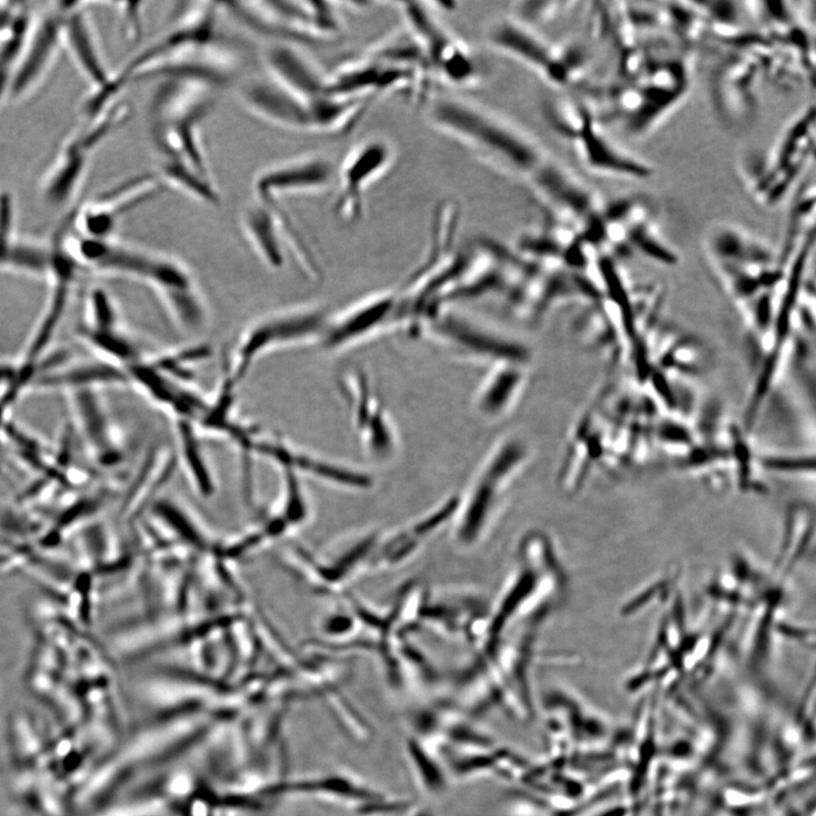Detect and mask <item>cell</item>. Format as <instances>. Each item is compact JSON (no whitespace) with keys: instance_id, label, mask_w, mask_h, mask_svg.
<instances>
[{"instance_id":"1","label":"cell","mask_w":816,"mask_h":816,"mask_svg":"<svg viewBox=\"0 0 816 816\" xmlns=\"http://www.w3.org/2000/svg\"><path fill=\"white\" fill-rule=\"evenodd\" d=\"M218 91L199 80L161 79L150 106L159 181L213 208L221 205V195L210 167L203 126L216 107Z\"/></svg>"},{"instance_id":"2","label":"cell","mask_w":816,"mask_h":816,"mask_svg":"<svg viewBox=\"0 0 816 816\" xmlns=\"http://www.w3.org/2000/svg\"><path fill=\"white\" fill-rule=\"evenodd\" d=\"M219 3H195L163 37L145 48L120 72L128 82L146 78H185L217 89L236 80L239 52L223 39Z\"/></svg>"},{"instance_id":"3","label":"cell","mask_w":816,"mask_h":816,"mask_svg":"<svg viewBox=\"0 0 816 816\" xmlns=\"http://www.w3.org/2000/svg\"><path fill=\"white\" fill-rule=\"evenodd\" d=\"M428 123L507 177L530 182L551 158L527 130L501 113L457 96H429Z\"/></svg>"},{"instance_id":"4","label":"cell","mask_w":816,"mask_h":816,"mask_svg":"<svg viewBox=\"0 0 816 816\" xmlns=\"http://www.w3.org/2000/svg\"><path fill=\"white\" fill-rule=\"evenodd\" d=\"M568 577L553 539L531 530L519 539L514 567L497 600L491 603L486 633L474 654L496 647L516 625L531 619L549 621L561 607Z\"/></svg>"},{"instance_id":"5","label":"cell","mask_w":816,"mask_h":816,"mask_svg":"<svg viewBox=\"0 0 816 816\" xmlns=\"http://www.w3.org/2000/svg\"><path fill=\"white\" fill-rule=\"evenodd\" d=\"M531 455L529 446L516 437L504 438L490 449L469 486L458 494L449 529L459 549L474 550L489 538Z\"/></svg>"},{"instance_id":"6","label":"cell","mask_w":816,"mask_h":816,"mask_svg":"<svg viewBox=\"0 0 816 816\" xmlns=\"http://www.w3.org/2000/svg\"><path fill=\"white\" fill-rule=\"evenodd\" d=\"M238 96L255 119L295 133L346 135L358 127L368 112L361 99L329 94L315 102L283 88L266 74L241 84Z\"/></svg>"},{"instance_id":"7","label":"cell","mask_w":816,"mask_h":816,"mask_svg":"<svg viewBox=\"0 0 816 816\" xmlns=\"http://www.w3.org/2000/svg\"><path fill=\"white\" fill-rule=\"evenodd\" d=\"M815 108L806 107L767 151L748 153L742 163L745 185L757 203H782L813 165Z\"/></svg>"},{"instance_id":"8","label":"cell","mask_w":816,"mask_h":816,"mask_svg":"<svg viewBox=\"0 0 816 816\" xmlns=\"http://www.w3.org/2000/svg\"><path fill=\"white\" fill-rule=\"evenodd\" d=\"M547 118L553 129L566 140L579 161L589 170L629 180H647L654 169L611 141L599 116L581 98L564 99L550 105Z\"/></svg>"},{"instance_id":"9","label":"cell","mask_w":816,"mask_h":816,"mask_svg":"<svg viewBox=\"0 0 816 816\" xmlns=\"http://www.w3.org/2000/svg\"><path fill=\"white\" fill-rule=\"evenodd\" d=\"M225 10L253 31L272 41L299 46L328 44L337 40L344 24L335 3L312 0L222 3Z\"/></svg>"},{"instance_id":"10","label":"cell","mask_w":816,"mask_h":816,"mask_svg":"<svg viewBox=\"0 0 816 816\" xmlns=\"http://www.w3.org/2000/svg\"><path fill=\"white\" fill-rule=\"evenodd\" d=\"M328 321L322 309L301 307L272 314L253 322L240 337L227 367L226 378L239 387L255 365L270 352L320 340Z\"/></svg>"},{"instance_id":"11","label":"cell","mask_w":816,"mask_h":816,"mask_svg":"<svg viewBox=\"0 0 816 816\" xmlns=\"http://www.w3.org/2000/svg\"><path fill=\"white\" fill-rule=\"evenodd\" d=\"M400 11L407 31L426 52L435 80L462 89L480 83L482 70L474 51L444 27L429 6L402 3Z\"/></svg>"},{"instance_id":"12","label":"cell","mask_w":816,"mask_h":816,"mask_svg":"<svg viewBox=\"0 0 816 816\" xmlns=\"http://www.w3.org/2000/svg\"><path fill=\"white\" fill-rule=\"evenodd\" d=\"M487 41L495 51L526 67L553 87H578L577 70L568 48L550 43L537 29L509 17L491 26Z\"/></svg>"},{"instance_id":"13","label":"cell","mask_w":816,"mask_h":816,"mask_svg":"<svg viewBox=\"0 0 816 816\" xmlns=\"http://www.w3.org/2000/svg\"><path fill=\"white\" fill-rule=\"evenodd\" d=\"M396 160V149L384 138L366 139L349 150L336 169V215L345 222L360 221L368 191L391 171Z\"/></svg>"},{"instance_id":"14","label":"cell","mask_w":816,"mask_h":816,"mask_svg":"<svg viewBox=\"0 0 816 816\" xmlns=\"http://www.w3.org/2000/svg\"><path fill=\"white\" fill-rule=\"evenodd\" d=\"M490 605L480 591L469 588L428 590L420 625L476 651L486 633Z\"/></svg>"},{"instance_id":"15","label":"cell","mask_w":816,"mask_h":816,"mask_svg":"<svg viewBox=\"0 0 816 816\" xmlns=\"http://www.w3.org/2000/svg\"><path fill=\"white\" fill-rule=\"evenodd\" d=\"M762 71L760 58L749 49L729 53L716 67L713 98L724 122L740 127L755 120L759 109L757 84L763 76Z\"/></svg>"},{"instance_id":"16","label":"cell","mask_w":816,"mask_h":816,"mask_svg":"<svg viewBox=\"0 0 816 816\" xmlns=\"http://www.w3.org/2000/svg\"><path fill=\"white\" fill-rule=\"evenodd\" d=\"M458 507L451 495L402 526L381 533L371 558L370 570L391 571L414 560L438 534L449 528Z\"/></svg>"},{"instance_id":"17","label":"cell","mask_w":816,"mask_h":816,"mask_svg":"<svg viewBox=\"0 0 816 816\" xmlns=\"http://www.w3.org/2000/svg\"><path fill=\"white\" fill-rule=\"evenodd\" d=\"M64 13L57 3L33 18L14 74L10 100L19 103L33 97L52 71L63 49Z\"/></svg>"},{"instance_id":"18","label":"cell","mask_w":816,"mask_h":816,"mask_svg":"<svg viewBox=\"0 0 816 816\" xmlns=\"http://www.w3.org/2000/svg\"><path fill=\"white\" fill-rule=\"evenodd\" d=\"M336 183V167L319 153H307L275 162L255 177V198L282 200L290 196L319 195Z\"/></svg>"},{"instance_id":"19","label":"cell","mask_w":816,"mask_h":816,"mask_svg":"<svg viewBox=\"0 0 816 816\" xmlns=\"http://www.w3.org/2000/svg\"><path fill=\"white\" fill-rule=\"evenodd\" d=\"M162 187L156 173L139 175L77 208L74 223L80 226L84 237L107 241L126 213L156 198Z\"/></svg>"},{"instance_id":"20","label":"cell","mask_w":816,"mask_h":816,"mask_svg":"<svg viewBox=\"0 0 816 816\" xmlns=\"http://www.w3.org/2000/svg\"><path fill=\"white\" fill-rule=\"evenodd\" d=\"M341 384L365 450L375 459H391L399 447L397 431L367 378L360 371H349Z\"/></svg>"},{"instance_id":"21","label":"cell","mask_w":816,"mask_h":816,"mask_svg":"<svg viewBox=\"0 0 816 816\" xmlns=\"http://www.w3.org/2000/svg\"><path fill=\"white\" fill-rule=\"evenodd\" d=\"M432 332L440 342L460 356L496 365H529L531 354L518 341L498 337L491 331L456 316H435ZM444 345V346H445Z\"/></svg>"},{"instance_id":"22","label":"cell","mask_w":816,"mask_h":816,"mask_svg":"<svg viewBox=\"0 0 816 816\" xmlns=\"http://www.w3.org/2000/svg\"><path fill=\"white\" fill-rule=\"evenodd\" d=\"M266 76L301 97L320 101L326 98L327 77L302 46L271 41L263 50Z\"/></svg>"},{"instance_id":"23","label":"cell","mask_w":816,"mask_h":816,"mask_svg":"<svg viewBox=\"0 0 816 816\" xmlns=\"http://www.w3.org/2000/svg\"><path fill=\"white\" fill-rule=\"evenodd\" d=\"M93 150L80 129L63 142L40 185L42 199L49 207L62 209L73 205L84 182Z\"/></svg>"},{"instance_id":"24","label":"cell","mask_w":816,"mask_h":816,"mask_svg":"<svg viewBox=\"0 0 816 816\" xmlns=\"http://www.w3.org/2000/svg\"><path fill=\"white\" fill-rule=\"evenodd\" d=\"M398 307L391 293L374 296L329 320L320 346L327 352L340 351L371 337L381 329Z\"/></svg>"},{"instance_id":"25","label":"cell","mask_w":816,"mask_h":816,"mask_svg":"<svg viewBox=\"0 0 816 816\" xmlns=\"http://www.w3.org/2000/svg\"><path fill=\"white\" fill-rule=\"evenodd\" d=\"M64 13L63 49L71 56L92 90L109 83L112 73L106 67L96 32L82 3L60 2Z\"/></svg>"},{"instance_id":"26","label":"cell","mask_w":816,"mask_h":816,"mask_svg":"<svg viewBox=\"0 0 816 816\" xmlns=\"http://www.w3.org/2000/svg\"><path fill=\"white\" fill-rule=\"evenodd\" d=\"M241 227L256 255L269 268L278 270L285 265L287 249L283 232L275 211L253 199L241 215Z\"/></svg>"},{"instance_id":"27","label":"cell","mask_w":816,"mask_h":816,"mask_svg":"<svg viewBox=\"0 0 816 816\" xmlns=\"http://www.w3.org/2000/svg\"><path fill=\"white\" fill-rule=\"evenodd\" d=\"M528 366L501 364L494 366L476 398L478 412L487 420H498L511 410L528 381Z\"/></svg>"},{"instance_id":"28","label":"cell","mask_w":816,"mask_h":816,"mask_svg":"<svg viewBox=\"0 0 816 816\" xmlns=\"http://www.w3.org/2000/svg\"><path fill=\"white\" fill-rule=\"evenodd\" d=\"M707 247L722 266L768 267L775 260L773 251L745 230L728 223L709 230Z\"/></svg>"},{"instance_id":"29","label":"cell","mask_w":816,"mask_h":816,"mask_svg":"<svg viewBox=\"0 0 816 816\" xmlns=\"http://www.w3.org/2000/svg\"><path fill=\"white\" fill-rule=\"evenodd\" d=\"M405 753L418 786L428 795H440L448 787V770L441 754L431 745L411 736L405 743Z\"/></svg>"},{"instance_id":"30","label":"cell","mask_w":816,"mask_h":816,"mask_svg":"<svg viewBox=\"0 0 816 816\" xmlns=\"http://www.w3.org/2000/svg\"><path fill=\"white\" fill-rule=\"evenodd\" d=\"M33 16L24 10L12 29L0 37V108L10 100L11 88Z\"/></svg>"},{"instance_id":"31","label":"cell","mask_w":816,"mask_h":816,"mask_svg":"<svg viewBox=\"0 0 816 816\" xmlns=\"http://www.w3.org/2000/svg\"><path fill=\"white\" fill-rule=\"evenodd\" d=\"M175 434L190 478L203 495H210L212 481L200 444V432L189 421L175 420Z\"/></svg>"},{"instance_id":"32","label":"cell","mask_w":816,"mask_h":816,"mask_svg":"<svg viewBox=\"0 0 816 816\" xmlns=\"http://www.w3.org/2000/svg\"><path fill=\"white\" fill-rule=\"evenodd\" d=\"M571 3L520 2L516 3L510 17L531 28L546 24L561 16Z\"/></svg>"},{"instance_id":"33","label":"cell","mask_w":816,"mask_h":816,"mask_svg":"<svg viewBox=\"0 0 816 816\" xmlns=\"http://www.w3.org/2000/svg\"><path fill=\"white\" fill-rule=\"evenodd\" d=\"M16 201L9 190H0V263H7L16 245Z\"/></svg>"},{"instance_id":"34","label":"cell","mask_w":816,"mask_h":816,"mask_svg":"<svg viewBox=\"0 0 816 816\" xmlns=\"http://www.w3.org/2000/svg\"><path fill=\"white\" fill-rule=\"evenodd\" d=\"M762 465L766 469L780 472H810L814 471V459L808 457H765Z\"/></svg>"},{"instance_id":"35","label":"cell","mask_w":816,"mask_h":816,"mask_svg":"<svg viewBox=\"0 0 816 816\" xmlns=\"http://www.w3.org/2000/svg\"><path fill=\"white\" fill-rule=\"evenodd\" d=\"M142 3H120L121 18L128 39L137 41L142 33Z\"/></svg>"},{"instance_id":"36","label":"cell","mask_w":816,"mask_h":816,"mask_svg":"<svg viewBox=\"0 0 816 816\" xmlns=\"http://www.w3.org/2000/svg\"><path fill=\"white\" fill-rule=\"evenodd\" d=\"M24 10L18 3H0V37L12 29Z\"/></svg>"}]
</instances>
